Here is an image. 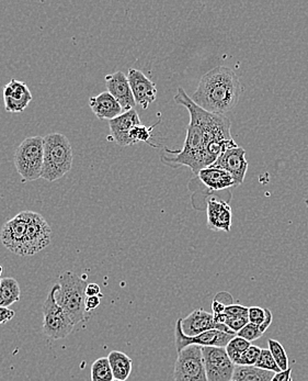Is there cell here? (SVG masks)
I'll use <instances>...</instances> for the list:
<instances>
[{"label": "cell", "instance_id": "23", "mask_svg": "<svg viewBox=\"0 0 308 381\" xmlns=\"http://www.w3.org/2000/svg\"><path fill=\"white\" fill-rule=\"evenodd\" d=\"M276 373L257 367L236 366L232 381H271Z\"/></svg>", "mask_w": 308, "mask_h": 381}, {"label": "cell", "instance_id": "29", "mask_svg": "<svg viewBox=\"0 0 308 381\" xmlns=\"http://www.w3.org/2000/svg\"><path fill=\"white\" fill-rule=\"evenodd\" d=\"M261 349H262V348L251 345V347L248 348L247 351L244 352V353L241 354L237 366H255V363L258 361V359H259V356H260Z\"/></svg>", "mask_w": 308, "mask_h": 381}, {"label": "cell", "instance_id": "16", "mask_svg": "<svg viewBox=\"0 0 308 381\" xmlns=\"http://www.w3.org/2000/svg\"><path fill=\"white\" fill-rule=\"evenodd\" d=\"M130 86L134 96L135 102L143 109H147L149 104L156 100V84L152 82L143 71L139 69H130L127 73Z\"/></svg>", "mask_w": 308, "mask_h": 381}, {"label": "cell", "instance_id": "24", "mask_svg": "<svg viewBox=\"0 0 308 381\" xmlns=\"http://www.w3.org/2000/svg\"><path fill=\"white\" fill-rule=\"evenodd\" d=\"M113 373L108 357L94 361L91 366V381H113Z\"/></svg>", "mask_w": 308, "mask_h": 381}, {"label": "cell", "instance_id": "41", "mask_svg": "<svg viewBox=\"0 0 308 381\" xmlns=\"http://www.w3.org/2000/svg\"><path fill=\"white\" fill-rule=\"evenodd\" d=\"M306 206H307V208H308V197H307V199H306Z\"/></svg>", "mask_w": 308, "mask_h": 381}, {"label": "cell", "instance_id": "18", "mask_svg": "<svg viewBox=\"0 0 308 381\" xmlns=\"http://www.w3.org/2000/svg\"><path fill=\"white\" fill-rule=\"evenodd\" d=\"M106 85V92H110L119 102L123 112L134 109L136 106L134 96L130 86L129 79L123 71H115L113 74L106 75L104 77Z\"/></svg>", "mask_w": 308, "mask_h": 381}, {"label": "cell", "instance_id": "21", "mask_svg": "<svg viewBox=\"0 0 308 381\" xmlns=\"http://www.w3.org/2000/svg\"><path fill=\"white\" fill-rule=\"evenodd\" d=\"M114 379L127 381L132 373L133 361L127 354L120 351H112L108 356Z\"/></svg>", "mask_w": 308, "mask_h": 381}, {"label": "cell", "instance_id": "14", "mask_svg": "<svg viewBox=\"0 0 308 381\" xmlns=\"http://www.w3.org/2000/svg\"><path fill=\"white\" fill-rule=\"evenodd\" d=\"M213 165L230 173L238 187L244 183L249 164L246 160V151L237 145L235 148L225 150Z\"/></svg>", "mask_w": 308, "mask_h": 381}, {"label": "cell", "instance_id": "2", "mask_svg": "<svg viewBox=\"0 0 308 381\" xmlns=\"http://www.w3.org/2000/svg\"><path fill=\"white\" fill-rule=\"evenodd\" d=\"M241 83L230 67H216L203 75L191 99L205 111L222 115L235 109Z\"/></svg>", "mask_w": 308, "mask_h": 381}, {"label": "cell", "instance_id": "19", "mask_svg": "<svg viewBox=\"0 0 308 381\" xmlns=\"http://www.w3.org/2000/svg\"><path fill=\"white\" fill-rule=\"evenodd\" d=\"M139 125H141V123L136 110L132 109L130 111L124 112L123 115L109 121L112 139L122 148L130 146L132 145L131 141H130V132L133 127Z\"/></svg>", "mask_w": 308, "mask_h": 381}, {"label": "cell", "instance_id": "31", "mask_svg": "<svg viewBox=\"0 0 308 381\" xmlns=\"http://www.w3.org/2000/svg\"><path fill=\"white\" fill-rule=\"evenodd\" d=\"M248 309L249 307H245L241 305H230L225 307L224 314L227 318H239V317H244V318H248Z\"/></svg>", "mask_w": 308, "mask_h": 381}, {"label": "cell", "instance_id": "17", "mask_svg": "<svg viewBox=\"0 0 308 381\" xmlns=\"http://www.w3.org/2000/svg\"><path fill=\"white\" fill-rule=\"evenodd\" d=\"M3 96L6 111L11 113L24 111L33 99L28 85L15 78L4 87Z\"/></svg>", "mask_w": 308, "mask_h": 381}, {"label": "cell", "instance_id": "6", "mask_svg": "<svg viewBox=\"0 0 308 381\" xmlns=\"http://www.w3.org/2000/svg\"><path fill=\"white\" fill-rule=\"evenodd\" d=\"M58 284L53 286L46 303H43V332L48 338L53 340H63L71 333L75 328L69 314L56 301Z\"/></svg>", "mask_w": 308, "mask_h": 381}, {"label": "cell", "instance_id": "38", "mask_svg": "<svg viewBox=\"0 0 308 381\" xmlns=\"http://www.w3.org/2000/svg\"><path fill=\"white\" fill-rule=\"evenodd\" d=\"M273 320V315L272 312H271L269 309H265V321H263L262 324H261L260 326H259V328H260L261 332H262L263 334H265V331L268 330L269 326H271V323H272Z\"/></svg>", "mask_w": 308, "mask_h": 381}, {"label": "cell", "instance_id": "44", "mask_svg": "<svg viewBox=\"0 0 308 381\" xmlns=\"http://www.w3.org/2000/svg\"><path fill=\"white\" fill-rule=\"evenodd\" d=\"M0 280H1V279H0Z\"/></svg>", "mask_w": 308, "mask_h": 381}, {"label": "cell", "instance_id": "39", "mask_svg": "<svg viewBox=\"0 0 308 381\" xmlns=\"http://www.w3.org/2000/svg\"><path fill=\"white\" fill-rule=\"evenodd\" d=\"M226 307L227 305H225L224 303L214 299L212 303L213 314H222V313H224L225 307Z\"/></svg>", "mask_w": 308, "mask_h": 381}, {"label": "cell", "instance_id": "32", "mask_svg": "<svg viewBox=\"0 0 308 381\" xmlns=\"http://www.w3.org/2000/svg\"><path fill=\"white\" fill-rule=\"evenodd\" d=\"M265 319V309L260 307H251L248 309V320L249 322L260 326Z\"/></svg>", "mask_w": 308, "mask_h": 381}, {"label": "cell", "instance_id": "1", "mask_svg": "<svg viewBox=\"0 0 308 381\" xmlns=\"http://www.w3.org/2000/svg\"><path fill=\"white\" fill-rule=\"evenodd\" d=\"M174 99L189 111L187 137L181 150L164 148L160 158L164 165L174 168L187 166L195 176L200 170L213 165L225 150L237 146L230 133L232 123L225 116L200 108L182 87L178 88Z\"/></svg>", "mask_w": 308, "mask_h": 381}, {"label": "cell", "instance_id": "13", "mask_svg": "<svg viewBox=\"0 0 308 381\" xmlns=\"http://www.w3.org/2000/svg\"><path fill=\"white\" fill-rule=\"evenodd\" d=\"M181 328L183 333L188 336H197L211 330L222 331L230 335L237 336L227 326L215 322L214 315L203 309H197L185 319H181Z\"/></svg>", "mask_w": 308, "mask_h": 381}, {"label": "cell", "instance_id": "3", "mask_svg": "<svg viewBox=\"0 0 308 381\" xmlns=\"http://www.w3.org/2000/svg\"><path fill=\"white\" fill-rule=\"evenodd\" d=\"M56 301L76 326L88 320L86 310V288L88 282L74 272H65L58 277Z\"/></svg>", "mask_w": 308, "mask_h": 381}, {"label": "cell", "instance_id": "7", "mask_svg": "<svg viewBox=\"0 0 308 381\" xmlns=\"http://www.w3.org/2000/svg\"><path fill=\"white\" fill-rule=\"evenodd\" d=\"M197 183L190 181L189 189L192 191V197L197 196L202 193L203 199L211 193H218V191H228L232 187H237L235 179L227 173L226 170L216 166L211 165L200 170L199 173L193 178Z\"/></svg>", "mask_w": 308, "mask_h": 381}, {"label": "cell", "instance_id": "25", "mask_svg": "<svg viewBox=\"0 0 308 381\" xmlns=\"http://www.w3.org/2000/svg\"><path fill=\"white\" fill-rule=\"evenodd\" d=\"M160 123V120H158V123H155L152 127H145V125L141 123V125L133 127L131 132H130V141H131L132 145L136 144V143L139 142H145L147 143V144L150 145V146H153V148H157V145L150 143V139H152L153 130H154Z\"/></svg>", "mask_w": 308, "mask_h": 381}, {"label": "cell", "instance_id": "37", "mask_svg": "<svg viewBox=\"0 0 308 381\" xmlns=\"http://www.w3.org/2000/svg\"><path fill=\"white\" fill-rule=\"evenodd\" d=\"M292 369L288 368V370H282L280 373H276L271 381H290L292 379Z\"/></svg>", "mask_w": 308, "mask_h": 381}, {"label": "cell", "instance_id": "30", "mask_svg": "<svg viewBox=\"0 0 308 381\" xmlns=\"http://www.w3.org/2000/svg\"><path fill=\"white\" fill-rule=\"evenodd\" d=\"M262 335L263 333L261 332L260 328H259V326H255V324H253L251 322L248 323L247 326L241 328L237 333V336L248 340L249 343L258 340V338H260Z\"/></svg>", "mask_w": 308, "mask_h": 381}, {"label": "cell", "instance_id": "12", "mask_svg": "<svg viewBox=\"0 0 308 381\" xmlns=\"http://www.w3.org/2000/svg\"><path fill=\"white\" fill-rule=\"evenodd\" d=\"M27 229L28 223L24 212H22L4 224L0 231V241L13 254L24 256Z\"/></svg>", "mask_w": 308, "mask_h": 381}, {"label": "cell", "instance_id": "36", "mask_svg": "<svg viewBox=\"0 0 308 381\" xmlns=\"http://www.w3.org/2000/svg\"><path fill=\"white\" fill-rule=\"evenodd\" d=\"M86 296L87 297H96V296L102 297V290H100L99 285L94 284V282L88 284L86 288Z\"/></svg>", "mask_w": 308, "mask_h": 381}, {"label": "cell", "instance_id": "27", "mask_svg": "<svg viewBox=\"0 0 308 381\" xmlns=\"http://www.w3.org/2000/svg\"><path fill=\"white\" fill-rule=\"evenodd\" d=\"M268 346L269 351L272 354L273 359L278 363V366L280 367L281 370H288L290 368V363H288V357L282 344L278 342V340L270 338L268 340Z\"/></svg>", "mask_w": 308, "mask_h": 381}, {"label": "cell", "instance_id": "43", "mask_svg": "<svg viewBox=\"0 0 308 381\" xmlns=\"http://www.w3.org/2000/svg\"><path fill=\"white\" fill-rule=\"evenodd\" d=\"M290 381H293V379H290Z\"/></svg>", "mask_w": 308, "mask_h": 381}, {"label": "cell", "instance_id": "15", "mask_svg": "<svg viewBox=\"0 0 308 381\" xmlns=\"http://www.w3.org/2000/svg\"><path fill=\"white\" fill-rule=\"evenodd\" d=\"M207 228L214 232L230 233L232 229V208L224 199L211 197L206 202Z\"/></svg>", "mask_w": 308, "mask_h": 381}, {"label": "cell", "instance_id": "40", "mask_svg": "<svg viewBox=\"0 0 308 381\" xmlns=\"http://www.w3.org/2000/svg\"><path fill=\"white\" fill-rule=\"evenodd\" d=\"M3 272H4L3 266L0 265V277H1V275H3Z\"/></svg>", "mask_w": 308, "mask_h": 381}, {"label": "cell", "instance_id": "9", "mask_svg": "<svg viewBox=\"0 0 308 381\" xmlns=\"http://www.w3.org/2000/svg\"><path fill=\"white\" fill-rule=\"evenodd\" d=\"M26 216L27 229L24 256H32L50 245L52 240V229L46 219L38 212H23Z\"/></svg>", "mask_w": 308, "mask_h": 381}, {"label": "cell", "instance_id": "10", "mask_svg": "<svg viewBox=\"0 0 308 381\" xmlns=\"http://www.w3.org/2000/svg\"><path fill=\"white\" fill-rule=\"evenodd\" d=\"M205 373L209 381H232L236 365L225 347H202Z\"/></svg>", "mask_w": 308, "mask_h": 381}, {"label": "cell", "instance_id": "22", "mask_svg": "<svg viewBox=\"0 0 308 381\" xmlns=\"http://www.w3.org/2000/svg\"><path fill=\"white\" fill-rule=\"evenodd\" d=\"M21 290L15 278L0 280V307H9L20 300Z\"/></svg>", "mask_w": 308, "mask_h": 381}, {"label": "cell", "instance_id": "33", "mask_svg": "<svg viewBox=\"0 0 308 381\" xmlns=\"http://www.w3.org/2000/svg\"><path fill=\"white\" fill-rule=\"evenodd\" d=\"M249 323L248 318L239 317V318H226L225 326H227L234 333L237 334L241 328H245Z\"/></svg>", "mask_w": 308, "mask_h": 381}, {"label": "cell", "instance_id": "26", "mask_svg": "<svg viewBox=\"0 0 308 381\" xmlns=\"http://www.w3.org/2000/svg\"><path fill=\"white\" fill-rule=\"evenodd\" d=\"M251 343H249L248 340H244V338H239V336H235V338H232L230 340V343L225 347V349L227 352V355L230 361L237 366L240 356H241L244 352L247 351L248 348L251 347Z\"/></svg>", "mask_w": 308, "mask_h": 381}, {"label": "cell", "instance_id": "8", "mask_svg": "<svg viewBox=\"0 0 308 381\" xmlns=\"http://www.w3.org/2000/svg\"><path fill=\"white\" fill-rule=\"evenodd\" d=\"M174 378V381H209L201 346H188L178 353Z\"/></svg>", "mask_w": 308, "mask_h": 381}, {"label": "cell", "instance_id": "20", "mask_svg": "<svg viewBox=\"0 0 308 381\" xmlns=\"http://www.w3.org/2000/svg\"><path fill=\"white\" fill-rule=\"evenodd\" d=\"M89 106L96 115L102 120H112L123 115V109L116 102L115 98L110 92H104L98 96L91 97L89 99Z\"/></svg>", "mask_w": 308, "mask_h": 381}, {"label": "cell", "instance_id": "34", "mask_svg": "<svg viewBox=\"0 0 308 381\" xmlns=\"http://www.w3.org/2000/svg\"><path fill=\"white\" fill-rule=\"evenodd\" d=\"M15 312L9 307H0V326L6 324L15 318Z\"/></svg>", "mask_w": 308, "mask_h": 381}, {"label": "cell", "instance_id": "28", "mask_svg": "<svg viewBox=\"0 0 308 381\" xmlns=\"http://www.w3.org/2000/svg\"><path fill=\"white\" fill-rule=\"evenodd\" d=\"M255 367L257 368L263 369V370L273 371V373H280V367L278 366V363L273 359L271 352L267 349V348H262L261 349L260 356L258 359L257 363H255Z\"/></svg>", "mask_w": 308, "mask_h": 381}, {"label": "cell", "instance_id": "5", "mask_svg": "<svg viewBox=\"0 0 308 381\" xmlns=\"http://www.w3.org/2000/svg\"><path fill=\"white\" fill-rule=\"evenodd\" d=\"M44 162V137H27L15 153V166L23 183L36 181L42 176Z\"/></svg>", "mask_w": 308, "mask_h": 381}, {"label": "cell", "instance_id": "4", "mask_svg": "<svg viewBox=\"0 0 308 381\" xmlns=\"http://www.w3.org/2000/svg\"><path fill=\"white\" fill-rule=\"evenodd\" d=\"M73 148L71 141L59 132L44 137V162L42 176L48 181L61 179L73 167Z\"/></svg>", "mask_w": 308, "mask_h": 381}, {"label": "cell", "instance_id": "11", "mask_svg": "<svg viewBox=\"0 0 308 381\" xmlns=\"http://www.w3.org/2000/svg\"><path fill=\"white\" fill-rule=\"evenodd\" d=\"M232 338L235 336L218 330L207 331L197 336L186 335L182 331L181 319L177 321L176 328H174V338H176L174 342H176L177 353L191 345L201 346V347H226Z\"/></svg>", "mask_w": 308, "mask_h": 381}, {"label": "cell", "instance_id": "35", "mask_svg": "<svg viewBox=\"0 0 308 381\" xmlns=\"http://www.w3.org/2000/svg\"><path fill=\"white\" fill-rule=\"evenodd\" d=\"M100 298L102 297H98V296H96V297L86 298V310L88 311L89 313L100 305V303H102V299H100Z\"/></svg>", "mask_w": 308, "mask_h": 381}, {"label": "cell", "instance_id": "42", "mask_svg": "<svg viewBox=\"0 0 308 381\" xmlns=\"http://www.w3.org/2000/svg\"><path fill=\"white\" fill-rule=\"evenodd\" d=\"M113 381H123V380H118V379H114Z\"/></svg>", "mask_w": 308, "mask_h": 381}]
</instances>
